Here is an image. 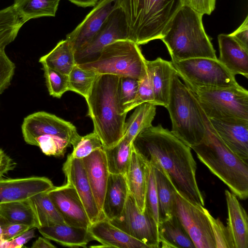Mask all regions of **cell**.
I'll return each instance as SVG.
<instances>
[{
  "label": "cell",
  "mask_w": 248,
  "mask_h": 248,
  "mask_svg": "<svg viewBox=\"0 0 248 248\" xmlns=\"http://www.w3.org/2000/svg\"><path fill=\"white\" fill-rule=\"evenodd\" d=\"M135 150L151 164L159 165L177 192L188 201L204 205L196 177L197 164L191 148L160 124L151 125L134 140Z\"/></svg>",
  "instance_id": "1"
},
{
  "label": "cell",
  "mask_w": 248,
  "mask_h": 248,
  "mask_svg": "<svg viewBox=\"0 0 248 248\" xmlns=\"http://www.w3.org/2000/svg\"><path fill=\"white\" fill-rule=\"evenodd\" d=\"M121 77L98 75L88 98V115L93 125L103 148L118 143L124 133L127 113L124 112L120 98Z\"/></svg>",
  "instance_id": "2"
},
{
  "label": "cell",
  "mask_w": 248,
  "mask_h": 248,
  "mask_svg": "<svg viewBox=\"0 0 248 248\" xmlns=\"http://www.w3.org/2000/svg\"><path fill=\"white\" fill-rule=\"evenodd\" d=\"M201 111L206 128V135L200 143L190 148L210 171L229 188L231 192L240 199H247L248 197V163L225 145L202 108Z\"/></svg>",
  "instance_id": "3"
},
{
  "label": "cell",
  "mask_w": 248,
  "mask_h": 248,
  "mask_svg": "<svg viewBox=\"0 0 248 248\" xmlns=\"http://www.w3.org/2000/svg\"><path fill=\"white\" fill-rule=\"evenodd\" d=\"M202 16L183 5L166 26L160 39L166 46L172 62L197 58L217 59L204 31Z\"/></svg>",
  "instance_id": "4"
},
{
  "label": "cell",
  "mask_w": 248,
  "mask_h": 248,
  "mask_svg": "<svg viewBox=\"0 0 248 248\" xmlns=\"http://www.w3.org/2000/svg\"><path fill=\"white\" fill-rule=\"evenodd\" d=\"M128 27V39L138 45L161 39L184 0H120Z\"/></svg>",
  "instance_id": "5"
},
{
  "label": "cell",
  "mask_w": 248,
  "mask_h": 248,
  "mask_svg": "<svg viewBox=\"0 0 248 248\" xmlns=\"http://www.w3.org/2000/svg\"><path fill=\"white\" fill-rule=\"evenodd\" d=\"M166 108L171 121V132L177 138L190 148L203 140L206 130L201 107L176 72L172 77Z\"/></svg>",
  "instance_id": "6"
},
{
  "label": "cell",
  "mask_w": 248,
  "mask_h": 248,
  "mask_svg": "<svg viewBox=\"0 0 248 248\" xmlns=\"http://www.w3.org/2000/svg\"><path fill=\"white\" fill-rule=\"evenodd\" d=\"M146 61L139 45L126 39L105 46L96 61L78 65L99 75L129 77L140 80L147 74Z\"/></svg>",
  "instance_id": "7"
},
{
  "label": "cell",
  "mask_w": 248,
  "mask_h": 248,
  "mask_svg": "<svg viewBox=\"0 0 248 248\" xmlns=\"http://www.w3.org/2000/svg\"><path fill=\"white\" fill-rule=\"evenodd\" d=\"M187 87L209 119L248 120V91L240 85L217 89Z\"/></svg>",
  "instance_id": "8"
},
{
  "label": "cell",
  "mask_w": 248,
  "mask_h": 248,
  "mask_svg": "<svg viewBox=\"0 0 248 248\" xmlns=\"http://www.w3.org/2000/svg\"><path fill=\"white\" fill-rule=\"evenodd\" d=\"M171 62L177 75L187 86L217 89L240 85L235 76L217 58H197Z\"/></svg>",
  "instance_id": "9"
},
{
  "label": "cell",
  "mask_w": 248,
  "mask_h": 248,
  "mask_svg": "<svg viewBox=\"0 0 248 248\" xmlns=\"http://www.w3.org/2000/svg\"><path fill=\"white\" fill-rule=\"evenodd\" d=\"M109 221L127 234L145 244L148 248H158L160 246L157 223L146 210L144 212L140 210L129 193L121 214Z\"/></svg>",
  "instance_id": "10"
},
{
  "label": "cell",
  "mask_w": 248,
  "mask_h": 248,
  "mask_svg": "<svg viewBox=\"0 0 248 248\" xmlns=\"http://www.w3.org/2000/svg\"><path fill=\"white\" fill-rule=\"evenodd\" d=\"M207 210L203 206L192 203L176 192L174 214L179 219L196 248H216Z\"/></svg>",
  "instance_id": "11"
},
{
  "label": "cell",
  "mask_w": 248,
  "mask_h": 248,
  "mask_svg": "<svg viewBox=\"0 0 248 248\" xmlns=\"http://www.w3.org/2000/svg\"><path fill=\"white\" fill-rule=\"evenodd\" d=\"M128 38L126 18L120 7L111 14L101 28L86 45L75 52L76 64L96 61L105 46L115 41L126 40Z\"/></svg>",
  "instance_id": "12"
},
{
  "label": "cell",
  "mask_w": 248,
  "mask_h": 248,
  "mask_svg": "<svg viewBox=\"0 0 248 248\" xmlns=\"http://www.w3.org/2000/svg\"><path fill=\"white\" fill-rule=\"evenodd\" d=\"M21 131L25 141L31 145H34L36 137L43 135L60 136L69 140L72 145L81 137L73 124L43 111L26 116L21 125Z\"/></svg>",
  "instance_id": "13"
},
{
  "label": "cell",
  "mask_w": 248,
  "mask_h": 248,
  "mask_svg": "<svg viewBox=\"0 0 248 248\" xmlns=\"http://www.w3.org/2000/svg\"><path fill=\"white\" fill-rule=\"evenodd\" d=\"M47 193L69 225L88 229L91 223L85 208L75 188L69 183L53 186Z\"/></svg>",
  "instance_id": "14"
},
{
  "label": "cell",
  "mask_w": 248,
  "mask_h": 248,
  "mask_svg": "<svg viewBox=\"0 0 248 248\" xmlns=\"http://www.w3.org/2000/svg\"><path fill=\"white\" fill-rule=\"evenodd\" d=\"M120 0H99L84 19L70 33L66 39L75 52L86 45L105 23L111 14L120 7Z\"/></svg>",
  "instance_id": "15"
},
{
  "label": "cell",
  "mask_w": 248,
  "mask_h": 248,
  "mask_svg": "<svg viewBox=\"0 0 248 248\" xmlns=\"http://www.w3.org/2000/svg\"><path fill=\"white\" fill-rule=\"evenodd\" d=\"M62 170L67 183L76 189L91 224L103 217L95 202L81 159L69 154L63 165Z\"/></svg>",
  "instance_id": "16"
},
{
  "label": "cell",
  "mask_w": 248,
  "mask_h": 248,
  "mask_svg": "<svg viewBox=\"0 0 248 248\" xmlns=\"http://www.w3.org/2000/svg\"><path fill=\"white\" fill-rule=\"evenodd\" d=\"M53 186L51 180L45 177L3 178L0 180V204L30 199Z\"/></svg>",
  "instance_id": "17"
},
{
  "label": "cell",
  "mask_w": 248,
  "mask_h": 248,
  "mask_svg": "<svg viewBox=\"0 0 248 248\" xmlns=\"http://www.w3.org/2000/svg\"><path fill=\"white\" fill-rule=\"evenodd\" d=\"M209 120L225 145L233 153L248 163V120Z\"/></svg>",
  "instance_id": "18"
},
{
  "label": "cell",
  "mask_w": 248,
  "mask_h": 248,
  "mask_svg": "<svg viewBox=\"0 0 248 248\" xmlns=\"http://www.w3.org/2000/svg\"><path fill=\"white\" fill-rule=\"evenodd\" d=\"M95 202L102 214V206L109 172L103 148L81 159Z\"/></svg>",
  "instance_id": "19"
},
{
  "label": "cell",
  "mask_w": 248,
  "mask_h": 248,
  "mask_svg": "<svg viewBox=\"0 0 248 248\" xmlns=\"http://www.w3.org/2000/svg\"><path fill=\"white\" fill-rule=\"evenodd\" d=\"M147 75L153 91L155 104L166 107L175 70L170 61L158 57L146 61Z\"/></svg>",
  "instance_id": "20"
},
{
  "label": "cell",
  "mask_w": 248,
  "mask_h": 248,
  "mask_svg": "<svg viewBox=\"0 0 248 248\" xmlns=\"http://www.w3.org/2000/svg\"><path fill=\"white\" fill-rule=\"evenodd\" d=\"M92 236L101 244L100 247L148 248L142 242L127 234L103 217L88 229Z\"/></svg>",
  "instance_id": "21"
},
{
  "label": "cell",
  "mask_w": 248,
  "mask_h": 248,
  "mask_svg": "<svg viewBox=\"0 0 248 248\" xmlns=\"http://www.w3.org/2000/svg\"><path fill=\"white\" fill-rule=\"evenodd\" d=\"M228 218L227 228L234 248H248V217L237 197L228 190L225 191Z\"/></svg>",
  "instance_id": "22"
},
{
  "label": "cell",
  "mask_w": 248,
  "mask_h": 248,
  "mask_svg": "<svg viewBox=\"0 0 248 248\" xmlns=\"http://www.w3.org/2000/svg\"><path fill=\"white\" fill-rule=\"evenodd\" d=\"M219 56L217 60L232 74L248 78V50L230 34L218 35Z\"/></svg>",
  "instance_id": "23"
},
{
  "label": "cell",
  "mask_w": 248,
  "mask_h": 248,
  "mask_svg": "<svg viewBox=\"0 0 248 248\" xmlns=\"http://www.w3.org/2000/svg\"><path fill=\"white\" fill-rule=\"evenodd\" d=\"M148 162L133 147L129 165L125 174L129 193L142 212L145 208Z\"/></svg>",
  "instance_id": "24"
},
{
  "label": "cell",
  "mask_w": 248,
  "mask_h": 248,
  "mask_svg": "<svg viewBox=\"0 0 248 248\" xmlns=\"http://www.w3.org/2000/svg\"><path fill=\"white\" fill-rule=\"evenodd\" d=\"M129 193L125 175L109 173L103 203V217L110 220L118 216L123 210Z\"/></svg>",
  "instance_id": "25"
},
{
  "label": "cell",
  "mask_w": 248,
  "mask_h": 248,
  "mask_svg": "<svg viewBox=\"0 0 248 248\" xmlns=\"http://www.w3.org/2000/svg\"><path fill=\"white\" fill-rule=\"evenodd\" d=\"M38 230L45 238L65 247L87 248L89 242L94 240L88 229L65 223L41 227Z\"/></svg>",
  "instance_id": "26"
},
{
  "label": "cell",
  "mask_w": 248,
  "mask_h": 248,
  "mask_svg": "<svg viewBox=\"0 0 248 248\" xmlns=\"http://www.w3.org/2000/svg\"><path fill=\"white\" fill-rule=\"evenodd\" d=\"M158 230L161 248H196L188 233L174 214L160 222Z\"/></svg>",
  "instance_id": "27"
},
{
  "label": "cell",
  "mask_w": 248,
  "mask_h": 248,
  "mask_svg": "<svg viewBox=\"0 0 248 248\" xmlns=\"http://www.w3.org/2000/svg\"><path fill=\"white\" fill-rule=\"evenodd\" d=\"M151 164L155 169L159 223L174 215L175 194L177 191L163 170L157 164Z\"/></svg>",
  "instance_id": "28"
},
{
  "label": "cell",
  "mask_w": 248,
  "mask_h": 248,
  "mask_svg": "<svg viewBox=\"0 0 248 248\" xmlns=\"http://www.w3.org/2000/svg\"><path fill=\"white\" fill-rule=\"evenodd\" d=\"M0 216L9 222L25 225L31 228L40 227L30 199L0 204Z\"/></svg>",
  "instance_id": "29"
},
{
  "label": "cell",
  "mask_w": 248,
  "mask_h": 248,
  "mask_svg": "<svg viewBox=\"0 0 248 248\" xmlns=\"http://www.w3.org/2000/svg\"><path fill=\"white\" fill-rule=\"evenodd\" d=\"M39 62L62 74L68 75L76 65L75 50L66 39L60 41L49 53L41 57Z\"/></svg>",
  "instance_id": "30"
},
{
  "label": "cell",
  "mask_w": 248,
  "mask_h": 248,
  "mask_svg": "<svg viewBox=\"0 0 248 248\" xmlns=\"http://www.w3.org/2000/svg\"><path fill=\"white\" fill-rule=\"evenodd\" d=\"M60 0H14V8L24 24L30 19L55 16Z\"/></svg>",
  "instance_id": "31"
},
{
  "label": "cell",
  "mask_w": 248,
  "mask_h": 248,
  "mask_svg": "<svg viewBox=\"0 0 248 248\" xmlns=\"http://www.w3.org/2000/svg\"><path fill=\"white\" fill-rule=\"evenodd\" d=\"M135 108L125 121L123 136L131 143L141 132L152 125L156 114V106L148 103L141 104Z\"/></svg>",
  "instance_id": "32"
},
{
  "label": "cell",
  "mask_w": 248,
  "mask_h": 248,
  "mask_svg": "<svg viewBox=\"0 0 248 248\" xmlns=\"http://www.w3.org/2000/svg\"><path fill=\"white\" fill-rule=\"evenodd\" d=\"M103 149L109 172L125 175L131 159L133 149L132 143L128 142L123 137L116 145Z\"/></svg>",
  "instance_id": "33"
},
{
  "label": "cell",
  "mask_w": 248,
  "mask_h": 248,
  "mask_svg": "<svg viewBox=\"0 0 248 248\" xmlns=\"http://www.w3.org/2000/svg\"><path fill=\"white\" fill-rule=\"evenodd\" d=\"M30 199L34 207L40 227L65 223L47 191L37 194Z\"/></svg>",
  "instance_id": "34"
},
{
  "label": "cell",
  "mask_w": 248,
  "mask_h": 248,
  "mask_svg": "<svg viewBox=\"0 0 248 248\" xmlns=\"http://www.w3.org/2000/svg\"><path fill=\"white\" fill-rule=\"evenodd\" d=\"M24 24L13 5L0 10V47L13 42Z\"/></svg>",
  "instance_id": "35"
},
{
  "label": "cell",
  "mask_w": 248,
  "mask_h": 248,
  "mask_svg": "<svg viewBox=\"0 0 248 248\" xmlns=\"http://www.w3.org/2000/svg\"><path fill=\"white\" fill-rule=\"evenodd\" d=\"M98 75L76 64L68 75L69 91L79 94L86 100Z\"/></svg>",
  "instance_id": "36"
},
{
  "label": "cell",
  "mask_w": 248,
  "mask_h": 248,
  "mask_svg": "<svg viewBox=\"0 0 248 248\" xmlns=\"http://www.w3.org/2000/svg\"><path fill=\"white\" fill-rule=\"evenodd\" d=\"M34 145L38 146L48 156L63 157L71 142L62 137L53 135H43L36 137Z\"/></svg>",
  "instance_id": "37"
},
{
  "label": "cell",
  "mask_w": 248,
  "mask_h": 248,
  "mask_svg": "<svg viewBox=\"0 0 248 248\" xmlns=\"http://www.w3.org/2000/svg\"><path fill=\"white\" fill-rule=\"evenodd\" d=\"M41 63L49 94L54 97L60 98L69 91L68 75L59 72L44 63Z\"/></svg>",
  "instance_id": "38"
},
{
  "label": "cell",
  "mask_w": 248,
  "mask_h": 248,
  "mask_svg": "<svg viewBox=\"0 0 248 248\" xmlns=\"http://www.w3.org/2000/svg\"><path fill=\"white\" fill-rule=\"evenodd\" d=\"M145 210L153 217L158 225L159 208L155 169L148 162Z\"/></svg>",
  "instance_id": "39"
},
{
  "label": "cell",
  "mask_w": 248,
  "mask_h": 248,
  "mask_svg": "<svg viewBox=\"0 0 248 248\" xmlns=\"http://www.w3.org/2000/svg\"><path fill=\"white\" fill-rule=\"evenodd\" d=\"M72 146L73 150L70 155L73 157L77 159H82L94 151L103 148L99 137L94 132L81 136Z\"/></svg>",
  "instance_id": "40"
},
{
  "label": "cell",
  "mask_w": 248,
  "mask_h": 248,
  "mask_svg": "<svg viewBox=\"0 0 248 248\" xmlns=\"http://www.w3.org/2000/svg\"><path fill=\"white\" fill-rule=\"evenodd\" d=\"M144 103L155 105L154 94L147 74L143 79L139 80L137 94L134 100L124 108V111L127 113L129 111Z\"/></svg>",
  "instance_id": "41"
},
{
  "label": "cell",
  "mask_w": 248,
  "mask_h": 248,
  "mask_svg": "<svg viewBox=\"0 0 248 248\" xmlns=\"http://www.w3.org/2000/svg\"><path fill=\"white\" fill-rule=\"evenodd\" d=\"M215 239L216 248H234L233 244L226 226L219 218H215L207 210Z\"/></svg>",
  "instance_id": "42"
},
{
  "label": "cell",
  "mask_w": 248,
  "mask_h": 248,
  "mask_svg": "<svg viewBox=\"0 0 248 248\" xmlns=\"http://www.w3.org/2000/svg\"><path fill=\"white\" fill-rule=\"evenodd\" d=\"M5 47H0V95L10 85L16 65L7 55Z\"/></svg>",
  "instance_id": "43"
},
{
  "label": "cell",
  "mask_w": 248,
  "mask_h": 248,
  "mask_svg": "<svg viewBox=\"0 0 248 248\" xmlns=\"http://www.w3.org/2000/svg\"><path fill=\"white\" fill-rule=\"evenodd\" d=\"M139 85V80L129 77H121L120 98L124 108L135 98Z\"/></svg>",
  "instance_id": "44"
},
{
  "label": "cell",
  "mask_w": 248,
  "mask_h": 248,
  "mask_svg": "<svg viewBox=\"0 0 248 248\" xmlns=\"http://www.w3.org/2000/svg\"><path fill=\"white\" fill-rule=\"evenodd\" d=\"M0 226L2 230L3 239L5 241L12 240L31 229L25 225L9 222L0 216Z\"/></svg>",
  "instance_id": "45"
},
{
  "label": "cell",
  "mask_w": 248,
  "mask_h": 248,
  "mask_svg": "<svg viewBox=\"0 0 248 248\" xmlns=\"http://www.w3.org/2000/svg\"><path fill=\"white\" fill-rule=\"evenodd\" d=\"M216 0H184L186 5L203 15H210L215 8Z\"/></svg>",
  "instance_id": "46"
},
{
  "label": "cell",
  "mask_w": 248,
  "mask_h": 248,
  "mask_svg": "<svg viewBox=\"0 0 248 248\" xmlns=\"http://www.w3.org/2000/svg\"><path fill=\"white\" fill-rule=\"evenodd\" d=\"M35 228H31L9 241L4 242L2 248H20L35 237Z\"/></svg>",
  "instance_id": "47"
},
{
  "label": "cell",
  "mask_w": 248,
  "mask_h": 248,
  "mask_svg": "<svg viewBox=\"0 0 248 248\" xmlns=\"http://www.w3.org/2000/svg\"><path fill=\"white\" fill-rule=\"evenodd\" d=\"M230 34L248 50V16L237 30Z\"/></svg>",
  "instance_id": "48"
},
{
  "label": "cell",
  "mask_w": 248,
  "mask_h": 248,
  "mask_svg": "<svg viewBox=\"0 0 248 248\" xmlns=\"http://www.w3.org/2000/svg\"><path fill=\"white\" fill-rule=\"evenodd\" d=\"M16 164L4 151L0 148V180L9 171L13 170Z\"/></svg>",
  "instance_id": "49"
},
{
  "label": "cell",
  "mask_w": 248,
  "mask_h": 248,
  "mask_svg": "<svg viewBox=\"0 0 248 248\" xmlns=\"http://www.w3.org/2000/svg\"><path fill=\"white\" fill-rule=\"evenodd\" d=\"M32 248H55L56 246L52 244L46 238L39 237L34 241L31 246Z\"/></svg>",
  "instance_id": "50"
},
{
  "label": "cell",
  "mask_w": 248,
  "mask_h": 248,
  "mask_svg": "<svg viewBox=\"0 0 248 248\" xmlns=\"http://www.w3.org/2000/svg\"><path fill=\"white\" fill-rule=\"evenodd\" d=\"M74 4L80 7L94 6L99 0H69Z\"/></svg>",
  "instance_id": "51"
},
{
  "label": "cell",
  "mask_w": 248,
  "mask_h": 248,
  "mask_svg": "<svg viewBox=\"0 0 248 248\" xmlns=\"http://www.w3.org/2000/svg\"><path fill=\"white\" fill-rule=\"evenodd\" d=\"M5 241L3 239L2 230L0 226V248H2V246Z\"/></svg>",
  "instance_id": "52"
}]
</instances>
